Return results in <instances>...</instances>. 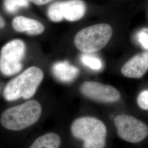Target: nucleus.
Here are the masks:
<instances>
[{
	"instance_id": "1",
	"label": "nucleus",
	"mask_w": 148,
	"mask_h": 148,
	"mask_svg": "<svg viewBox=\"0 0 148 148\" xmlns=\"http://www.w3.org/2000/svg\"><path fill=\"white\" fill-rule=\"evenodd\" d=\"M42 114V107L36 101H29L6 109L0 117L2 126L11 131H21L35 124Z\"/></svg>"
},
{
	"instance_id": "2",
	"label": "nucleus",
	"mask_w": 148,
	"mask_h": 148,
	"mask_svg": "<svg viewBox=\"0 0 148 148\" xmlns=\"http://www.w3.org/2000/svg\"><path fill=\"white\" fill-rule=\"evenodd\" d=\"M44 74L37 66H31L11 81L5 86L3 96L7 101H14L21 98H32L42 81Z\"/></svg>"
},
{
	"instance_id": "3",
	"label": "nucleus",
	"mask_w": 148,
	"mask_h": 148,
	"mask_svg": "<svg viewBox=\"0 0 148 148\" xmlns=\"http://www.w3.org/2000/svg\"><path fill=\"white\" fill-rule=\"evenodd\" d=\"M74 137L84 142V148H104L107 130L103 122L93 117L76 119L71 126Z\"/></svg>"
},
{
	"instance_id": "4",
	"label": "nucleus",
	"mask_w": 148,
	"mask_h": 148,
	"mask_svg": "<svg viewBox=\"0 0 148 148\" xmlns=\"http://www.w3.org/2000/svg\"><path fill=\"white\" fill-rule=\"evenodd\" d=\"M112 29L106 23L86 27L78 32L74 38L75 47L85 53H93L103 49L109 42Z\"/></svg>"
},
{
	"instance_id": "5",
	"label": "nucleus",
	"mask_w": 148,
	"mask_h": 148,
	"mask_svg": "<svg viewBox=\"0 0 148 148\" xmlns=\"http://www.w3.org/2000/svg\"><path fill=\"white\" fill-rule=\"evenodd\" d=\"M26 52L25 44L20 39L7 43L0 52V72L7 76L19 73Z\"/></svg>"
},
{
	"instance_id": "6",
	"label": "nucleus",
	"mask_w": 148,
	"mask_h": 148,
	"mask_svg": "<svg viewBox=\"0 0 148 148\" xmlns=\"http://www.w3.org/2000/svg\"><path fill=\"white\" fill-rule=\"evenodd\" d=\"M114 122L118 136L126 142L139 143L148 136V126L134 117L120 115L115 117Z\"/></svg>"
},
{
	"instance_id": "7",
	"label": "nucleus",
	"mask_w": 148,
	"mask_h": 148,
	"mask_svg": "<svg viewBox=\"0 0 148 148\" xmlns=\"http://www.w3.org/2000/svg\"><path fill=\"white\" fill-rule=\"evenodd\" d=\"M80 92L85 97L101 103H115L121 98L120 92L115 87L95 81L85 82L80 87Z\"/></svg>"
},
{
	"instance_id": "8",
	"label": "nucleus",
	"mask_w": 148,
	"mask_h": 148,
	"mask_svg": "<svg viewBox=\"0 0 148 148\" xmlns=\"http://www.w3.org/2000/svg\"><path fill=\"white\" fill-rule=\"evenodd\" d=\"M148 69V52L139 53L127 61L121 69L122 75L128 78H141Z\"/></svg>"
},
{
	"instance_id": "9",
	"label": "nucleus",
	"mask_w": 148,
	"mask_h": 148,
	"mask_svg": "<svg viewBox=\"0 0 148 148\" xmlns=\"http://www.w3.org/2000/svg\"><path fill=\"white\" fill-rule=\"evenodd\" d=\"M12 27L16 32H25L30 35H40L45 31V27L42 23L37 20L22 16L14 18Z\"/></svg>"
},
{
	"instance_id": "10",
	"label": "nucleus",
	"mask_w": 148,
	"mask_h": 148,
	"mask_svg": "<svg viewBox=\"0 0 148 148\" xmlns=\"http://www.w3.org/2000/svg\"><path fill=\"white\" fill-rule=\"evenodd\" d=\"M62 11L65 20L77 21L85 16L86 5L82 0L62 1Z\"/></svg>"
},
{
	"instance_id": "11",
	"label": "nucleus",
	"mask_w": 148,
	"mask_h": 148,
	"mask_svg": "<svg viewBox=\"0 0 148 148\" xmlns=\"http://www.w3.org/2000/svg\"><path fill=\"white\" fill-rule=\"evenodd\" d=\"M52 71L54 76L59 81L69 83L73 81L79 74V70L68 61L58 62L54 64Z\"/></svg>"
},
{
	"instance_id": "12",
	"label": "nucleus",
	"mask_w": 148,
	"mask_h": 148,
	"mask_svg": "<svg viewBox=\"0 0 148 148\" xmlns=\"http://www.w3.org/2000/svg\"><path fill=\"white\" fill-rule=\"evenodd\" d=\"M61 139L54 133H48L37 139L29 148H59Z\"/></svg>"
},
{
	"instance_id": "13",
	"label": "nucleus",
	"mask_w": 148,
	"mask_h": 148,
	"mask_svg": "<svg viewBox=\"0 0 148 148\" xmlns=\"http://www.w3.org/2000/svg\"><path fill=\"white\" fill-rule=\"evenodd\" d=\"M90 54V53H85L82 54L80 57L81 61L86 66L92 70L95 71L100 70L103 68V63L101 59Z\"/></svg>"
},
{
	"instance_id": "14",
	"label": "nucleus",
	"mask_w": 148,
	"mask_h": 148,
	"mask_svg": "<svg viewBox=\"0 0 148 148\" xmlns=\"http://www.w3.org/2000/svg\"><path fill=\"white\" fill-rule=\"evenodd\" d=\"M47 15L49 19L54 22H60L64 19L62 11V1L54 2L48 7Z\"/></svg>"
},
{
	"instance_id": "15",
	"label": "nucleus",
	"mask_w": 148,
	"mask_h": 148,
	"mask_svg": "<svg viewBox=\"0 0 148 148\" xmlns=\"http://www.w3.org/2000/svg\"><path fill=\"white\" fill-rule=\"evenodd\" d=\"M29 5L27 0H4V7L7 12L13 14L19 9Z\"/></svg>"
},
{
	"instance_id": "16",
	"label": "nucleus",
	"mask_w": 148,
	"mask_h": 148,
	"mask_svg": "<svg viewBox=\"0 0 148 148\" xmlns=\"http://www.w3.org/2000/svg\"><path fill=\"white\" fill-rule=\"evenodd\" d=\"M138 42L144 48L148 49V29L144 28L137 34Z\"/></svg>"
},
{
	"instance_id": "17",
	"label": "nucleus",
	"mask_w": 148,
	"mask_h": 148,
	"mask_svg": "<svg viewBox=\"0 0 148 148\" xmlns=\"http://www.w3.org/2000/svg\"><path fill=\"white\" fill-rule=\"evenodd\" d=\"M138 105L143 110H148V90H144L140 93L137 98Z\"/></svg>"
},
{
	"instance_id": "18",
	"label": "nucleus",
	"mask_w": 148,
	"mask_h": 148,
	"mask_svg": "<svg viewBox=\"0 0 148 148\" xmlns=\"http://www.w3.org/2000/svg\"><path fill=\"white\" fill-rule=\"evenodd\" d=\"M29 2L32 3L35 5H46L48 3L53 1L54 0H27Z\"/></svg>"
},
{
	"instance_id": "19",
	"label": "nucleus",
	"mask_w": 148,
	"mask_h": 148,
	"mask_svg": "<svg viewBox=\"0 0 148 148\" xmlns=\"http://www.w3.org/2000/svg\"><path fill=\"white\" fill-rule=\"evenodd\" d=\"M5 26V22L3 18L0 16V29L4 27Z\"/></svg>"
},
{
	"instance_id": "20",
	"label": "nucleus",
	"mask_w": 148,
	"mask_h": 148,
	"mask_svg": "<svg viewBox=\"0 0 148 148\" xmlns=\"http://www.w3.org/2000/svg\"><path fill=\"white\" fill-rule=\"evenodd\" d=\"M0 91H1V87H0Z\"/></svg>"
}]
</instances>
